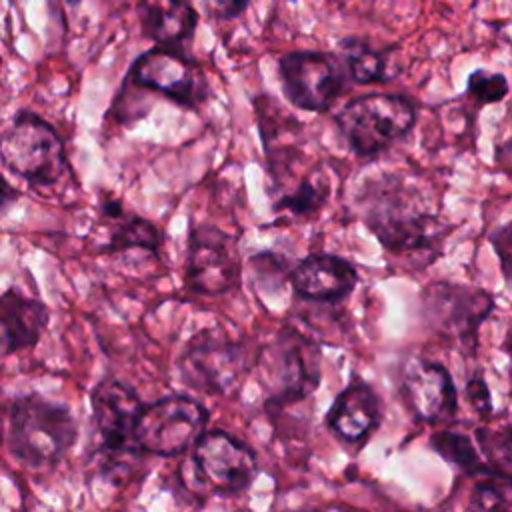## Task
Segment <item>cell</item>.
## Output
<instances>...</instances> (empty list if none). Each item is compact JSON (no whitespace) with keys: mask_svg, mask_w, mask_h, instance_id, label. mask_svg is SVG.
Segmentation results:
<instances>
[{"mask_svg":"<svg viewBox=\"0 0 512 512\" xmlns=\"http://www.w3.org/2000/svg\"><path fill=\"white\" fill-rule=\"evenodd\" d=\"M76 434V420L68 406L38 394H26L12 402L8 448L24 466H54L72 448Z\"/></svg>","mask_w":512,"mask_h":512,"instance_id":"1","label":"cell"},{"mask_svg":"<svg viewBox=\"0 0 512 512\" xmlns=\"http://www.w3.org/2000/svg\"><path fill=\"white\" fill-rule=\"evenodd\" d=\"M416 110L398 94H364L336 114L340 134L358 156H376L400 140L414 124Z\"/></svg>","mask_w":512,"mask_h":512,"instance_id":"2","label":"cell"},{"mask_svg":"<svg viewBox=\"0 0 512 512\" xmlns=\"http://www.w3.org/2000/svg\"><path fill=\"white\" fill-rule=\"evenodd\" d=\"M2 160L16 176L36 188L56 186L66 170L64 144L56 130L32 112H18L2 136Z\"/></svg>","mask_w":512,"mask_h":512,"instance_id":"3","label":"cell"},{"mask_svg":"<svg viewBox=\"0 0 512 512\" xmlns=\"http://www.w3.org/2000/svg\"><path fill=\"white\" fill-rule=\"evenodd\" d=\"M366 224L390 252L430 248L438 238V222L414 208L394 184H380L366 198Z\"/></svg>","mask_w":512,"mask_h":512,"instance_id":"4","label":"cell"},{"mask_svg":"<svg viewBox=\"0 0 512 512\" xmlns=\"http://www.w3.org/2000/svg\"><path fill=\"white\" fill-rule=\"evenodd\" d=\"M206 408L188 396H166L144 406L134 440L140 450L156 456H178L204 434Z\"/></svg>","mask_w":512,"mask_h":512,"instance_id":"5","label":"cell"},{"mask_svg":"<svg viewBox=\"0 0 512 512\" xmlns=\"http://www.w3.org/2000/svg\"><path fill=\"white\" fill-rule=\"evenodd\" d=\"M278 74L288 102L308 112H324L344 88L336 60L322 52H288L278 62Z\"/></svg>","mask_w":512,"mask_h":512,"instance_id":"6","label":"cell"},{"mask_svg":"<svg viewBox=\"0 0 512 512\" xmlns=\"http://www.w3.org/2000/svg\"><path fill=\"white\" fill-rule=\"evenodd\" d=\"M192 464L200 480L222 494L246 490L256 476L254 452L222 430H208L196 440Z\"/></svg>","mask_w":512,"mask_h":512,"instance_id":"7","label":"cell"},{"mask_svg":"<svg viewBox=\"0 0 512 512\" xmlns=\"http://www.w3.org/2000/svg\"><path fill=\"white\" fill-rule=\"evenodd\" d=\"M130 80L158 92L182 106H196L208 94V82L200 66L174 48L156 46L144 52L130 70Z\"/></svg>","mask_w":512,"mask_h":512,"instance_id":"8","label":"cell"},{"mask_svg":"<svg viewBox=\"0 0 512 512\" xmlns=\"http://www.w3.org/2000/svg\"><path fill=\"white\" fill-rule=\"evenodd\" d=\"M244 352L240 344L202 332L190 340L178 360L184 384L210 394H224L240 380Z\"/></svg>","mask_w":512,"mask_h":512,"instance_id":"9","label":"cell"},{"mask_svg":"<svg viewBox=\"0 0 512 512\" xmlns=\"http://www.w3.org/2000/svg\"><path fill=\"white\" fill-rule=\"evenodd\" d=\"M90 404L102 450L108 452L110 458L140 450L134 440V430L144 404L130 386L114 378H104L92 390Z\"/></svg>","mask_w":512,"mask_h":512,"instance_id":"10","label":"cell"},{"mask_svg":"<svg viewBox=\"0 0 512 512\" xmlns=\"http://www.w3.org/2000/svg\"><path fill=\"white\" fill-rule=\"evenodd\" d=\"M240 276V260L234 242L224 232L202 226L190 234L186 282L206 296H218L232 290Z\"/></svg>","mask_w":512,"mask_h":512,"instance_id":"11","label":"cell"},{"mask_svg":"<svg viewBox=\"0 0 512 512\" xmlns=\"http://www.w3.org/2000/svg\"><path fill=\"white\" fill-rule=\"evenodd\" d=\"M264 364L272 380L274 398L298 400L308 396L318 380V348L294 330H282L268 346Z\"/></svg>","mask_w":512,"mask_h":512,"instance_id":"12","label":"cell"},{"mask_svg":"<svg viewBox=\"0 0 512 512\" xmlns=\"http://www.w3.org/2000/svg\"><path fill=\"white\" fill-rule=\"evenodd\" d=\"M402 396L424 422L444 420L456 410V388L448 370L428 360H414L402 376Z\"/></svg>","mask_w":512,"mask_h":512,"instance_id":"13","label":"cell"},{"mask_svg":"<svg viewBox=\"0 0 512 512\" xmlns=\"http://www.w3.org/2000/svg\"><path fill=\"white\" fill-rule=\"evenodd\" d=\"M290 280L302 298L336 302L352 292L358 274L356 268L340 256L310 254L292 268Z\"/></svg>","mask_w":512,"mask_h":512,"instance_id":"14","label":"cell"},{"mask_svg":"<svg viewBox=\"0 0 512 512\" xmlns=\"http://www.w3.org/2000/svg\"><path fill=\"white\" fill-rule=\"evenodd\" d=\"M382 420V406L374 390L362 382L348 384L332 402L326 422L328 428L346 442L368 438Z\"/></svg>","mask_w":512,"mask_h":512,"instance_id":"15","label":"cell"},{"mask_svg":"<svg viewBox=\"0 0 512 512\" xmlns=\"http://www.w3.org/2000/svg\"><path fill=\"white\" fill-rule=\"evenodd\" d=\"M48 308L20 292L6 290L0 300V324H2V350L4 354L30 348L38 342L42 330L48 324Z\"/></svg>","mask_w":512,"mask_h":512,"instance_id":"16","label":"cell"},{"mask_svg":"<svg viewBox=\"0 0 512 512\" xmlns=\"http://www.w3.org/2000/svg\"><path fill=\"white\" fill-rule=\"evenodd\" d=\"M144 34L158 46L174 48L196 28V10L190 0H138Z\"/></svg>","mask_w":512,"mask_h":512,"instance_id":"17","label":"cell"},{"mask_svg":"<svg viewBox=\"0 0 512 512\" xmlns=\"http://www.w3.org/2000/svg\"><path fill=\"white\" fill-rule=\"evenodd\" d=\"M340 50L348 68V74L356 84H374V82H386V58L382 52L374 50L370 44L346 38L340 42Z\"/></svg>","mask_w":512,"mask_h":512,"instance_id":"18","label":"cell"},{"mask_svg":"<svg viewBox=\"0 0 512 512\" xmlns=\"http://www.w3.org/2000/svg\"><path fill=\"white\" fill-rule=\"evenodd\" d=\"M116 222L110 234V242L104 246L110 252H122L128 248H140V250H150L156 252L160 244V232L158 228L134 214H118L110 218Z\"/></svg>","mask_w":512,"mask_h":512,"instance_id":"19","label":"cell"},{"mask_svg":"<svg viewBox=\"0 0 512 512\" xmlns=\"http://www.w3.org/2000/svg\"><path fill=\"white\" fill-rule=\"evenodd\" d=\"M328 198V182L322 176L304 178L292 192L276 202V210H288L296 216H306L322 208Z\"/></svg>","mask_w":512,"mask_h":512,"instance_id":"20","label":"cell"},{"mask_svg":"<svg viewBox=\"0 0 512 512\" xmlns=\"http://www.w3.org/2000/svg\"><path fill=\"white\" fill-rule=\"evenodd\" d=\"M430 442H432V448L448 462L464 470L482 468V458L466 434H460L454 430H440L430 438Z\"/></svg>","mask_w":512,"mask_h":512,"instance_id":"21","label":"cell"},{"mask_svg":"<svg viewBox=\"0 0 512 512\" xmlns=\"http://www.w3.org/2000/svg\"><path fill=\"white\" fill-rule=\"evenodd\" d=\"M470 512H512V488L496 482L478 484L470 498Z\"/></svg>","mask_w":512,"mask_h":512,"instance_id":"22","label":"cell"},{"mask_svg":"<svg viewBox=\"0 0 512 512\" xmlns=\"http://www.w3.org/2000/svg\"><path fill=\"white\" fill-rule=\"evenodd\" d=\"M468 94L478 102H498L508 94V80L502 74L474 70L468 78Z\"/></svg>","mask_w":512,"mask_h":512,"instance_id":"23","label":"cell"},{"mask_svg":"<svg viewBox=\"0 0 512 512\" xmlns=\"http://www.w3.org/2000/svg\"><path fill=\"white\" fill-rule=\"evenodd\" d=\"M480 446L484 454L490 458L492 466L512 478V438H508L504 432H478Z\"/></svg>","mask_w":512,"mask_h":512,"instance_id":"24","label":"cell"},{"mask_svg":"<svg viewBox=\"0 0 512 512\" xmlns=\"http://www.w3.org/2000/svg\"><path fill=\"white\" fill-rule=\"evenodd\" d=\"M492 244L496 248V254L500 256L502 262V272L508 280V284L512 286V222L502 226L494 236H492Z\"/></svg>","mask_w":512,"mask_h":512,"instance_id":"25","label":"cell"},{"mask_svg":"<svg viewBox=\"0 0 512 512\" xmlns=\"http://www.w3.org/2000/svg\"><path fill=\"white\" fill-rule=\"evenodd\" d=\"M204 4L216 18L230 20L246 10L248 0H204Z\"/></svg>","mask_w":512,"mask_h":512,"instance_id":"26","label":"cell"},{"mask_svg":"<svg viewBox=\"0 0 512 512\" xmlns=\"http://www.w3.org/2000/svg\"><path fill=\"white\" fill-rule=\"evenodd\" d=\"M466 390H468V400L476 406V410H480V412L490 410V396H488L484 382L472 380V382H468Z\"/></svg>","mask_w":512,"mask_h":512,"instance_id":"27","label":"cell"}]
</instances>
